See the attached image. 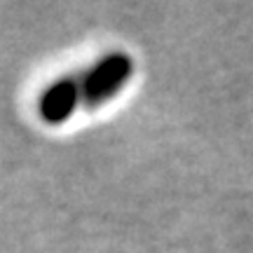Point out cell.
<instances>
[{
  "instance_id": "1",
  "label": "cell",
  "mask_w": 253,
  "mask_h": 253,
  "mask_svg": "<svg viewBox=\"0 0 253 253\" xmlns=\"http://www.w3.org/2000/svg\"><path fill=\"white\" fill-rule=\"evenodd\" d=\"M134 75V59L125 52H110L101 56L89 71L80 78L82 106L84 108H99L110 99H115L125 84Z\"/></svg>"
},
{
  "instance_id": "2",
  "label": "cell",
  "mask_w": 253,
  "mask_h": 253,
  "mask_svg": "<svg viewBox=\"0 0 253 253\" xmlns=\"http://www.w3.org/2000/svg\"><path fill=\"white\" fill-rule=\"evenodd\" d=\"M82 103L80 80L75 78H59L47 84L45 91L38 99V115L49 126L66 125L75 115L78 106Z\"/></svg>"
}]
</instances>
